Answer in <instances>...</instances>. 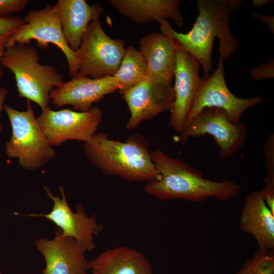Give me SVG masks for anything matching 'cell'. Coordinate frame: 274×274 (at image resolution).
Returning <instances> with one entry per match:
<instances>
[{"instance_id": "cell-3", "label": "cell", "mask_w": 274, "mask_h": 274, "mask_svg": "<svg viewBox=\"0 0 274 274\" xmlns=\"http://www.w3.org/2000/svg\"><path fill=\"white\" fill-rule=\"evenodd\" d=\"M84 148L90 161L106 175L146 182L160 177L148 142L140 134L130 135L123 142L110 139L105 132L95 133Z\"/></svg>"}, {"instance_id": "cell-9", "label": "cell", "mask_w": 274, "mask_h": 274, "mask_svg": "<svg viewBox=\"0 0 274 274\" xmlns=\"http://www.w3.org/2000/svg\"><path fill=\"white\" fill-rule=\"evenodd\" d=\"M102 119L101 110L93 106L87 112L69 109L54 111L49 108L42 110L37 121L48 143L52 147L59 146L68 140L85 143L90 141Z\"/></svg>"}, {"instance_id": "cell-19", "label": "cell", "mask_w": 274, "mask_h": 274, "mask_svg": "<svg viewBox=\"0 0 274 274\" xmlns=\"http://www.w3.org/2000/svg\"><path fill=\"white\" fill-rule=\"evenodd\" d=\"M182 0H109L121 14L139 24L171 19L179 26L184 25L180 11Z\"/></svg>"}, {"instance_id": "cell-26", "label": "cell", "mask_w": 274, "mask_h": 274, "mask_svg": "<svg viewBox=\"0 0 274 274\" xmlns=\"http://www.w3.org/2000/svg\"><path fill=\"white\" fill-rule=\"evenodd\" d=\"M273 61L271 60L255 67L251 72L252 77L257 80L273 78Z\"/></svg>"}, {"instance_id": "cell-14", "label": "cell", "mask_w": 274, "mask_h": 274, "mask_svg": "<svg viewBox=\"0 0 274 274\" xmlns=\"http://www.w3.org/2000/svg\"><path fill=\"white\" fill-rule=\"evenodd\" d=\"M116 90L118 86L113 76L90 78L78 74L51 92L50 102L57 108L70 105L74 111L87 112L93 104Z\"/></svg>"}, {"instance_id": "cell-11", "label": "cell", "mask_w": 274, "mask_h": 274, "mask_svg": "<svg viewBox=\"0 0 274 274\" xmlns=\"http://www.w3.org/2000/svg\"><path fill=\"white\" fill-rule=\"evenodd\" d=\"M59 189L61 198L54 196L44 187L48 197L53 202L49 213L29 216L45 217L58 227L63 236L74 239L85 252L92 251L95 248L94 237L102 230V226L98 223L96 215L88 216L82 206L77 205L76 212H73L66 200L63 187L59 186Z\"/></svg>"}, {"instance_id": "cell-18", "label": "cell", "mask_w": 274, "mask_h": 274, "mask_svg": "<svg viewBox=\"0 0 274 274\" xmlns=\"http://www.w3.org/2000/svg\"><path fill=\"white\" fill-rule=\"evenodd\" d=\"M56 6L64 40L72 50L79 48L89 24L104 11L98 4L89 5L85 0H58Z\"/></svg>"}, {"instance_id": "cell-23", "label": "cell", "mask_w": 274, "mask_h": 274, "mask_svg": "<svg viewBox=\"0 0 274 274\" xmlns=\"http://www.w3.org/2000/svg\"><path fill=\"white\" fill-rule=\"evenodd\" d=\"M24 23L23 18L19 16L0 17V59L6 49V44L10 36ZM4 76L0 66V79Z\"/></svg>"}, {"instance_id": "cell-12", "label": "cell", "mask_w": 274, "mask_h": 274, "mask_svg": "<svg viewBox=\"0 0 274 274\" xmlns=\"http://www.w3.org/2000/svg\"><path fill=\"white\" fill-rule=\"evenodd\" d=\"M130 113L127 130L138 127L144 121L150 120L170 111L175 99L174 87L149 78L140 82L123 95Z\"/></svg>"}, {"instance_id": "cell-17", "label": "cell", "mask_w": 274, "mask_h": 274, "mask_svg": "<svg viewBox=\"0 0 274 274\" xmlns=\"http://www.w3.org/2000/svg\"><path fill=\"white\" fill-rule=\"evenodd\" d=\"M241 230L252 235L259 250L274 249V214L265 204L259 191L246 197L239 219Z\"/></svg>"}, {"instance_id": "cell-28", "label": "cell", "mask_w": 274, "mask_h": 274, "mask_svg": "<svg viewBox=\"0 0 274 274\" xmlns=\"http://www.w3.org/2000/svg\"><path fill=\"white\" fill-rule=\"evenodd\" d=\"M251 15L252 17L265 24H266L270 30L273 33L274 32V17L273 16L261 14L256 11H252Z\"/></svg>"}, {"instance_id": "cell-4", "label": "cell", "mask_w": 274, "mask_h": 274, "mask_svg": "<svg viewBox=\"0 0 274 274\" xmlns=\"http://www.w3.org/2000/svg\"><path fill=\"white\" fill-rule=\"evenodd\" d=\"M40 59L35 48L15 44L6 48L0 64L13 73L19 96L35 102L44 110L49 108L51 92L63 81L55 66L42 64Z\"/></svg>"}, {"instance_id": "cell-20", "label": "cell", "mask_w": 274, "mask_h": 274, "mask_svg": "<svg viewBox=\"0 0 274 274\" xmlns=\"http://www.w3.org/2000/svg\"><path fill=\"white\" fill-rule=\"evenodd\" d=\"M89 264L92 274H152L151 264L145 256L126 246L107 249Z\"/></svg>"}, {"instance_id": "cell-31", "label": "cell", "mask_w": 274, "mask_h": 274, "mask_svg": "<svg viewBox=\"0 0 274 274\" xmlns=\"http://www.w3.org/2000/svg\"><path fill=\"white\" fill-rule=\"evenodd\" d=\"M0 274H2L1 272H0Z\"/></svg>"}, {"instance_id": "cell-6", "label": "cell", "mask_w": 274, "mask_h": 274, "mask_svg": "<svg viewBox=\"0 0 274 274\" xmlns=\"http://www.w3.org/2000/svg\"><path fill=\"white\" fill-rule=\"evenodd\" d=\"M24 23L9 38L6 48L15 44L30 45L32 41L43 49L53 44L64 54L72 78L78 73V56L67 45L63 36L61 23L56 6L47 5L39 10H31L23 18Z\"/></svg>"}, {"instance_id": "cell-24", "label": "cell", "mask_w": 274, "mask_h": 274, "mask_svg": "<svg viewBox=\"0 0 274 274\" xmlns=\"http://www.w3.org/2000/svg\"><path fill=\"white\" fill-rule=\"evenodd\" d=\"M267 175L266 177L274 179V134L271 133L264 143L263 149Z\"/></svg>"}, {"instance_id": "cell-22", "label": "cell", "mask_w": 274, "mask_h": 274, "mask_svg": "<svg viewBox=\"0 0 274 274\" xmlns=\"http://www.w3.org/2000/svg\"><path fill=\"white\" fill-rule=\"evenodd\" d=\"M236 274H274L273 250H256Z\"/></svg>"}, {"instance_id": "cell-25", "label": "cell", "mask_w": 274, "mask_h": 274, "mask_svg": "<svg viewBox=\"0 0 274 274\" xmlns=\"http://www.w3.org/2000/svg\"><path fill=\"white\" fill-rule=\"evenodd\" d=\"M28 0H0V17H8L22 11L28 3Z\"/></svg>"}, {"instance_id": "cell-7", "label": "cell", "mask_w": 274, "mask_h": 274, "mask_svg": "<svg viewBox=\"0 0 274 274\" xmlns=\"http://www.w3.org/2000/svg\"><path fill=\"white\" fill-rule=\"evenodd\" d=\"M125 42L110 38L103 29L99 19L88 26L81 44L76 51L78 74L93 78L113 76L124 56Z\"/></svg>"}, {"instance_id": "cell-1", "label": "cell", "mask_w": 274, "mask_h": 274, "mask_svg": "<svg viewBox=\"0 0 274 274\" xmlns=\"http://www.w3.org/2000/svg\"><path fill=\"white\" fill-rule=\"evenodd\" d=\"M246 2L243 0H198V15L187 33L175 30L168 20L159 22L160 32L171 38L198 61L206 79L213 67L212 52L215 38L219 40L220 55L223 59L229 58L238 49L239 43L229 28V18Z\"/></svg>"}, {"instance_id": "cell-2", "label": "cell", "mask_w": 274, "mask_h": 274, "mask_svg": "<svg viewBox=\"0 0 274 274\" xmlns=\"http://www.w3.org/2000/svg\"><path fill=\"white\" fill-rule=\"evenodd\" d=\"M151 155L160 177L146 182L144 190L158 199L201 201L214 197L227 201L240 194L241 186L235 182L206 179L191 165L159 149L151 152Z\"/></svg>"}, {"instance_id": "cell-27", "label": "cell", "mask_w": 274, "mask_h": 274, "mask_svg": "<svg viewBox=\"0 0 274 274\" xmlns=\"http://www.w3.org/2000/svg\"><path fill=\"white\" fill-rule=\"evenodd\" d=\"M259 193L266 206L274 214V184H265Z\"/></svg>"}, {"instance_id": "cell-21", "label": "cell", "mask_w": 274, "mask_h": 274, "mask_svg": "<svg viewBox=\"0 0 274 274\" xmlns=\"http://www.w3.org/2000/svg\"><path fill=\"white\" fill-rule=\"evenodd\" d=\"M122 95L126 91L148 78L146 61L134 46L127 47L116 73L113 76Z\"/></svg>"}, {"instance_id": "cell-8", "label": "cell", "mask_w": 274, "mask_h": 274, "mask_svg": "<svg viewBox=\"0 0 274 274\" xmlns=\"http://www.w3.org/2000/svg\"><path fill=\"white\" fill-rule=\"evenodd\" d=\"M209 134L213 136L222 158H228L244 146L248 127L241 122L232 123L226 112L215 107L205 108L200 111L180 133L179 140L184 145L189 138Z\"/></svg>"}, {"instance_id": "cell-30", "label": "cell", "mask_w": 274, "mask_h": 274, "mask_svg": "<svg viewBox=\"0 0 274 274\" xmlns=\"http://www.w3.org/2000/svg\"><path fill=\"white\" fill-rule=\"evenodd\" d=\"M270 1L268 0H254L252 1V6L254 7L260 8L266 5Z\"/></svg>"}, {"instance_id": "cell-5", "label": "cell", "mask_w": 274, "mask_h": 274, "mask_svg": "<svg viewBox=\"0 0 274 274\" xmlns=\"http://www.w3.org/2000/svg\"><path fill=\"white\" fill-rule=\"evenodd\" d=\"M27 110L20 111L8 105L3 109L7 114L12 128V136L6 143V153L11 158L18 159L24 169H40L56 156V152L45 138L30 101L26 100Z\"/></svg>"}, {"instance_id": "cell-16", "label": "cell", "mask_w": 274, "mask_h": 274, "mask_svg": "<svg viewBox=\"0 0 274 274\" xmlns=\"http://www.w3.org/2000/svg\"><path fill=\"white\" fill-rule=\"evenodd\" d=\"M139 45L147 64L148 78L171 84L176 68L177 44L162 33L153 32L143 37Z\"/></svg>"}, {"instance_id": "cell-10", "label": "cell", "mask_w": 274, "mask_h": 274, "mask_svg": "<svg viewBox=\"0 0 274 274\" xmlns=\"http://www.w3.org/2000/svg\"><path fill=\"white\" fill-rule=\"evenodd\" d=\"M223 60L220 55L216 70L211 76L203 79L195 97L184 127L200 111L208 107L224 110L230 121L237 124L240 122L241 117L246 110L263 101V98L259 96L240 98L231 93L225 79Z\"/></svg>"}, {"instance_id": "cell-29", "label": "cell", "mask_w": 274, "mask_h": 274, "mask_svg": "<svg viewBox=\"0 0 274 274\" xmlns=\"http://www.w3.org/2000/svg\"><path fill=\"white\" fill-rule=\"evenodd\" d=\"M8 94V91L4 87H0V117L2 110L3 109V105ZM2 130V127L0 121V131Z\"/></svg>"}, {"instance_id": "cell-15", "label": "cell", "mask_w": 274, "mask_h": 274, "mask_svg": "<svg viewBox=\"0 0 274 274\" xmlns=\"http://www.w3.org/2000/svg\"><path fill=\"white\" fill-rule=\"evenodd\" d=\"M35 245L45 260L42 274H87L90 269L86 252L74 239L63 236L59 228L53 239L39 238Z\"/></svg>"}, {"instance_id": "cell-13", "label": "cell", "mask_w": 274, "mask_h": 274, "mask_svg": "<svg viewBox=\"0 0 274 274\" xmlns=\"http://www.w3.org/2000/svg\"><path fill=\"white\" fill-rule=\"evenodd\" d=\"M174 76L175 99L170 110L169 125L181 133L203 79L198 61L178 45Z\"/></svg>"}]
</instances>
